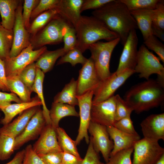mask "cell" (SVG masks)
<instances>
[{"label":"cell","instance_id":"obj_1","mask_svg":"<svg viewBox=\"0 0 164 164\" xmlns=\"http://www.w3.org/2000/svg\"><path fill=\"white\" fill-rule=\"evenodd\" d=\"M92 14L102 22L109 30L117 34L123 46L130 32L138 28L130 12L120 0H113L94 10Z\"/></svg>","mask_w":164,"mask_h":164},{"label":"cell","instance_id":"obj_2","mask_svg":"<svg viewBox=\"0 0 164 164\" xmlns=\"http://www.w3.org/2000/svg\"><path fill=\"white\" fill-rule=\"evenodd\" d=\"M137 113L158 107L164 102V87L156 80L149 79L132 87L124 99Z\"/></svg>","mask_w":164,"mask_h":164},{"label":"cell","instance_id":"obj_3","mask_svg":"<svg viewBox=\"0 0 164 164\" xmlns=\"http://www.w3.org/2000/svg\"><path fill=\"white\" fill-rule=\"evenodd\" d=\"M74 28L77 36L75 47L82 53L88 49L91 45L100 40L109 41L119 37L102 22L92 15H81Z\"/></svg>","mask_w":164,"mask_h":164},{"label":"cell","instance_id":"obj_4","mask_svg":"<svg viewBox=\"0 0 164 164\" xmlns=\"http://www.w3.org/2000/svg\"><path fill=\"white\" fill-rule=\"evenodd\" d=\"M70 26L71 25L57 14L38 33L32 36L31 44L34 48L60 43L63 41Z\"/></svg>","mask_w":164,"mask_h":164},{"label":"cell","instance_id":"obj_5","mask_svg":"<svg viewBox=\"0 0 164 164\" xmlns=\"http://www.w3.org/2000/svg\"><path fill=\"white\" fill-rule=\"evenodd\" d=\"M120 41V37L112 40L104 42L98 41L88 48L97 73L101 80L108 77L111 74L110 62L112 52Z\"/></svg>","mask_w":164,"mask_h":164},{"label":"cell","instance_id":"obj_6","mask_svg":"<svg viewBox=\"0 0 164 164\" xmlns=\"http://www.w3.org/2000/svg\"><path fill=\"white\" fill-rule=\"evenodd\" d=\"M133 152L132 164H155L164 154V148L158 141L144 138L135 144Z\"/></svg>","mask_w":164,"mask_h":164},{"label":"cell","instance_id":"obj_7","mask_svg":"<svg viewBox=\"0 0 164 164\" xmlns=\"http://www.w3.org/2000/svg\"><path fill=\"white\" fill-rule=\"evenodd\" d=\"M135 73L134 70L126 69L119 73L116 71L111 73L108 77L101 80L94 92L92 103L102 102L114 96L115 91Z\"/></svg>","mask_w":164,"mask_h":164},{"label":"cell","instance_id":"obj_8","mask_svg":"<svg viewBox=\"0 0 164 164\" xmlns=\"http://www.w3.org/2000/svg\"><path fill=\"white\" fill-rule=\"evenodd\" d=\"M31 44L16 56L4 60L6 77L19 75L27 66L36 61L47 50L46 46L33 50Z\"/></svg>","mask_w":164,"mask_h":164},{"label":"cell","instance_id":"obj_9","mask_svg":"<svg viewBox=\"0 0 164 164\" xmlns=\"http://www.w3.org/2000/svg\"><path fill=\"white\" fill-rule=\"evenodd\" d=\"M159 58L150 52L144 44L138 50L135 72L139 73V77L146 80L152 74H164V67Z\"/></svg>","mask_w":164,"mask_h":164},{"label":"cell","instance_id":"obj_10","mask_svg":"<svg viewBox=\"0 0 164 164\" xmlns=\"http://www.w3.org/2000/svg\"><path fill=\"white\" fill-rule=\"evenodd\" d=\"M88 132L93 146L96 152L101 153L105 162L110 158L114 143L109 138L107 127L91 121Z\"/></svg>","mask_w":164,"mask_h":164},{"label":"cell","instance_id":"obj_11","mask_svg":"<svg viewBox=\"0 0 164 164\" xmlns=\"http://www.w3.org/2000/svg\"><path fill=\"white\" fill-rule=\"evenodd\" d=\"M93 91H90L81 95L77 96L79 108L80 122L78 134L75 142L77 145L84 139L87 144L90 141L88 135V128L91 121V109Z\"/></svg>","mask_w":164,"mask_h":164},{"label":"cell","instance_id":"obj_12","mask_svg":"<svg viewBox=\"0 0 164 164\" xmlns=\"http://www.w3.org/2000/svg\"><path fill=\"white\" fill-rule=\"evenodd\" d=\"M21 2L16 12L13 29V40L9 53L10 57L16 56L31 44L29 34L22 20V6Z\"/></svg>","mask_w":164,"mask_h":164},{"label":"cell","instance_id":"obj_13","mask_svg":"<svg viewBox=\"0 0 164 164\" xmlns=\"http://www.w3.org/2000/svg\"><path fill=\"white\" fill-rule=\"evenodd\" d=\"M46 125L43 110L39 108L30 119L23 131L15 138L14 149H19L27 142L36 139Z\"/></svg>","mask_w":164,"mask_h":164},{"label":"cell","instance_id":"obj_14","mask_svg":"<svg viewBox=\"0 0 164 164\" xmlns=\"http://www.w3.org/2000/svg\"><path fill=\"white\" fill-rule=\"evenodd\" d=\"M116 102L115 96L99 103L92 104L91 121L106 126H113L115 119Z\"/></svg>","mask_w":164,"mask_h":164},{"label":"cell","instance_id":"obj_15","mask_svg":"<svg viewBox=\"0 0 164 164\" xmlns=\"http://www.w3.org/2000/svg\"><path fill=\"white\" fill-rule=\"evenodd\" d=\"M77 81V96L82 95L90 91L94 92L99 86L101 80L91 57L87 59L79 70Z\"/></svg>","mask_w":164,"mask_h":164},{"label":"cell","instance_id":"obj_16","mask_svg":"<svg viewBox=\"0 0 164 164\" xmlns=\"http://www.w3.org/2000/svg\"><path fill=\"white\" fill-rule=\"evenodd\" d=\"M138 39L136 29L130 32L120 57L116 72L119 73L126 69L134 70L136 65Z\"/></svg>","mask_w":164,"mask_h":164},{"label":"cell","instance_id":"obj_17","mask_svg":"<svg viewBox=\"0 0 164 164\" xmlns=\"http://www.w3.org/2000/svg\"><path fill=\"white\" fill-rule=\"evenodd\" d=\"M38 155L56 152H63L58 142L56 128L51 124L46 125L37 140L32 145Z\"/></svg>","mask_w":164,"mask_h":164},{"label":"cell","instance_id":"obj_18","mask_svg":"<svg viewBox=\"0 0 164 164\" xmlns=\"http://www.w3.org/2000/svg\"><path fill=\"white\" fill-rule=\"evenodd\" d=\"M144 138L158 141L164 140V113L151 114L140 124Z\"/></svg>","mask_w":164,"mask_h":164},{"label":"cell","instance_id":"obj_19","mask_svg":"<svg viewBox=\"0 0 164 164\" xmlns=\"http://www.w3.org/2000/svg\"><path fill=\"white\" fill-rule=\"evenodd\" d=\"M108 132L113 140V148L110 156L117 152L133 147L136 142L140 139L138 134H128L121 131L113 126L107 127Z\"/></svg>","mask_w":164,"mask_h":164},{"label":"cell","instance_id":"obj_20","mask_svg":"<svg viewBox=\"0 0 164 164\" xmlns=\"http://www.w3.org/2000/svg\"><path fill=\"white\" fill-rule=\"evenodd\" d=\"M40 108V106L34 107L24 111L13 121L0 128V134L15 138L24 130L31 118Z\"/></svg>","mask_w":164,"mask_h":164},{"label":"cell","instance_id":"obj_21","mask_svg":"<svg viewBox=\"0 0 164 164\" xmlns=\"http://www.w3.org/2000/svg\"><path fill=\"white\" fill-rule=\"evenodd\" d=\"M84 0H60L56 8L58 14L75 28L81 15Z\"/></svg>","mask_w":164,"mask_h":164},{"label":"cell","instance_id":"obj_22","mask_svg":"<svg viewBox=\"0 0 164 164\" xmlns=\"http://www.w3.org/2000/svg\"><path fill=\"white\" fill-rule=\"evenodd\" d=\"M42 105V102L37 95L31 98L29 101L19 103H11L0 106V110L4 114V117L0 120V123L3 125L11 121L17 115L30 108Z\"/></svg>","mask_w":164,"mask_h":164},{"label":"cell","instance_id":"obj_23","mask_svg":"<svg viewBox=\"0 0 164 164\" xmlns=\"http://www.w3.org/2000/svg\"><path fill=\"white\" fill-rule=\"evenodd\" d=\"M20 2L18 0H0L1 24L9 30L13 31L16 10Z\"/></svg>","mask_w":164,"mask_h":164},{"label":"cell","instance_id":"obj_24","mask_svg":"<svg viewBox=\"0 0 164 164\" xmlns=\"http://www.w3.org/2000/svg\"><path fill=\"white\" fill-rule=\"evenodd\" d=\"M49 115L52 125L56 128L59 127V122L63 118L69 116L78 117L79 114L76 110L75 107L53 102L49 110Z\"/></svg>","mask_w":164,"mask_h":164},{"label":"cell","instance_id":"obj_25","mask_svg":"<svg viewBox=\"0 0 164 164\" xmlns=\"http://www.w3.org/2000/svg\"><path fill=\"white\" fill-rule=\"evenodd\" d=\"M152 11V10L146 9L130 11L136 22L138 28L141 32L144 40L152 35L151 32Z\"/></svg>","mask_w":164,"mask_h":164},{"label":"cell","instance_id":"obj_26","mask_svg":"<svg viewBox=\"0 0 164 164\" xmlns=\"http://www.w3.org/2000/svg\"><path fill=\"white\" fill-rule=\"evenodd\" d=\"M67 52L63 48L53 51L47 50L36 61V66L44 73L48 72L52 69L57 59L64 55Z\"/></svg>","mask_w":164,"mask_h":164},{"label":"cell","instance_id":"obj_27","mask_svg":"<svg viewBox=\"0 0 164 164\" xmlns=\"http://www.w3.org/2000/svg\"><path fill=\"white\" fill-rule=\"evenodd\" d=\"M77 87V80L72 78L62 90L54 97L53 102L67 104L74 107L78 105Z\"/></svg>","mask_w":164,"mask_h":164},{"label":"cell","instance_id":"obj_28","mask_svg":"<svg viewBox=\"0 0 164 164\" xmlns=\"http://www.w3.org/2000/svg\"><path fill=\"white\" fill-rule=\"evenodd\" d=\"M6 78L9 91L16 94L22 102L31 101L32 91L24 83L19 75L8 77Z\"/></svg>","mask_w":164,"mask_h":164},{"label":"cell","instance_id":"obj_29","mask_svg":"<svg viewBox=\"0 0 164 164\" xmlns=\"http://www.w3.org/2000/svg\"><path fill=\"white\" fill-rule=\"evenodd\" d=\"M45 73L40 69L36 67V78L32 88V92L37 94L43 106V111L45 118L46 125L51 124L49 115V110L46 107L43 94V82Z\"/></svg>","mask_w":164,"mask_h":164},{"label":"cell","instance_id":"obj_30","mask_svg":"<svg viewBox=\"0 0 164 164\" xmlns=\"http://www.w3.org/2000/svg\"><path fill=\"white\" fill-rule=\"evenodd\" d=\"M58 14L56 8L52 9L40 14L30 24L27 29L29 33L34 36L43 28Z\"/></svg>","mask_w":164,"mask_h":164},{"label":"cell","instance_id":"obj_31","mask_svg":"<svg viewBox=\"0 0 164 164\" xmlns=\"http://www.w3.org/2000/svg\"><path fill=\"white\" fill-rule=\"evenodd\" d=\"M56 131L58 142L62 151L81 157L75 141L71 139L63 128L59 127L56 128Z\"/></svg>","mask_w":164,"mask_h":164},{"label":"cell","instance_id":"obj_32","mask_svg":"<svg viewBox=\"0 0 164 164\" xmlns=\"http://www.w3.org/2000/svg\"><path fill=\"white\" fill-rule=\"evenodd\" d=\"M13 40V31L9 30L0 23V58L3 60L9 57Z\"/></svg>","mask_w":164,"mask_h":164},{"label":"cell","instance_id":"obj_33","mask_svg":"<svg viewBox=\"0 0 164 164\" xmlns=\"http://www.w3.org/2000/svg\"><path fill=\"white\" fill-rule=\"evenodd\" d=\"M83 53L76 47L67 51L57 62L56 65H61L68 63L72 66H75L78 63H80L82 66L87 60L82 54Z\"/></svg>","mask_w":164,"mask_h":164},{"label":"cell","instance_id":"obj_34","mask_svg":"<svg viewBox=\"0 0 164 164\" xmlns=\"http://www.w3.org/2000/svg\"><path fill=\"white\" fill-rule=\"evenodd\" d=\"M15 138L7 135L0 134V160L9 159L15 151Z\"/></svg>","mask_w":164,"mask_h":164},{"label":"cell","instance_id":"obj_35","mask_svg":"<svg viewBox=\"0 0 164 164\" xmlns=\"http://www.w3.org/2000/svg\"><path fill=\"white\" fill-rule=\"evenodd\" d=\"M126 6L130 11L155 9L160 0H120Z\"/></svg>","mask_w":164,"mask_h":164},{"label":"cell","instance_id":"obj_36","mask_svg":"<svg viewBox=\"0 0 164 164\" xmlns=\"http://www.w3.org/2000/svg\"><path fill=\"white\" fill-rule=\"evenodd\" d=\"M134 147L121 151L110 156L103 164H132L131 156Z\"/></svg>","mask_w":164,"mask_h":164},{"label":"cell","instance_id":"obj_37","mask_svg":"<svg viewBox=\"0 0 164 164\" xmlns=\"http://www.w3.org/2000/svg\"><path fill=\"white\" fill-rule=\"evenodd\" d=\"M116 102L115 119L118 121L131 116L133 111L131 108L119 94L115 96Z\"/></svg>","mask_w":164,"mask_h":164},{"label":"cell","instance_id":"obj_38","mask_svg":"<svg viewBox=\"0 0 164 164\" xmlns=\"http://www.w3.org/2000/svg\"><path fill=\"white\" fill-rule=\"evenodd\" d=\"M143 44L148 49L155 53L164 63V45L155 36L151 35L144 40Z\"/></svg>","mask_w":164,"mask_h":164},{"label":"cell","instance_id":"obj_39","mask_svg":"<svg viewBox=\"0 0 164 164\" xmlns=\"http://www.w3.org/2000/svg\"><path fill=\"white\" fill-rule=\"evenodd\" d=\"M36 75V67L35 62H33L25 68L21 72L19 76L24 83L32 90Z\"/></svg>","mask_w":164,"mask_h":164},{"label":"cell","instance_id":"obj_40","mask_svg":"<svg viewBox=\"0 0 164 164\" xmlns=\"http://www.w3.org/2000/svg\"><path fill=\"white\" fill-rule=\"evenodd\" d=\"M39 1L24 0L22 6V16L24 25L27 29L29 28L30 25V20L32 11L38 4Z\"/></svg>","mask_w":164,"mask_h":164},{"label":"cell","instance_id":"obj_41","mask_svg":"<svg viewBox=\"0 0 164 164\" xmlns=\"http://www.w3.org/2000/svg\"><path fill=\"white\" fill-rule=\"evenodd\" d=\"M60 0H40L33 10L31 18H36L42 13L56 7Z\"/></svg>","mask_w":164,"mask_h":164},{"label":"cell","instance_id":"obj_42","mask_svg":"<svg viewBox=\"0 0 164 164\" xmlns=\"http://www.w3.org/2000/svg\"><path fill=\"white\" fill-rule=\"evenodd\" d=\"M152 23L164 30V1L160 0L156 8L152 10Z\"/></svg>","mask_w":164,"mask_h":164},{"label":"cell","instance_id":"obj_43","mask_svg":"<svg viewBox=\"0 0 164 164\" xmlns=\"http://www.w3.org/2000/svg\"><path fill=\"white\" fill-rule=\"evenodd\" d=\"M24 150L22 164H46L39 155L33 150L31 145H27Z\"/></svg>","mask_w":164,"mask_h":164},{"label":"cell","instance_id":"obj_44","mask_svg":"<svg viewBox=\"0 0 164 164\" xmlns=\"http://www.w3.org/2000/svg\"><path fill=\"white\" fill-rule=\"evenodd\" d=\"M114 126L125 133L134 135L138 134L134 128L131 116L116 121Z\"/></svg>","mask_w":164,"mask_h":164},{"label":"cell","instance_id":"obj_45","mask_svg":"<svg viewBox=\"0 0 164 164\" xmlns=\"http://www.w3.org/2000/svg\"><path fill=\"white\" fill-rule=\"evenodd\" d=\"M64 42L63 48L67 52L76 46L77 36L75 28L71 26L68 28L63 39Z\"/></svg>","mask_w":164,"mask_h":164},{"label":"cell","instance_id":"obj_46","mask_svg":"<svg viewBox=\"0 0 164 164\" xmlns=\"http://www.w3.org/2000/svg\"><path fill=\"white\" fill-rule=\"evenodd\" d=\"M98 153L96 151L93 146L91 139L85 155L81 164H103L100 160Z\"/></svg>","mask_w":164,"mask_h":164},{"label":"cell","instance_id":"obj_47","mask_svg":"<svg viewBox=\"0 0 164 164\" xmlns=\"http://www.w3.org/2000/svg\"><path fill=\"white\" fill-rule=\"evenodd\" d=\"M63 152H52L38 155L46 164H61Z\"/></svg>","mask_w":164,"mask_h":164},{"label":"cell","instance_id":"obj_48","mask_svg":"<svg viewBox=\"0 0 164 164\" xmlns=\"http://www.w3.org/2000/svg\"><path fill=\"white\" fill-rule=\"evenodd\" d=\"M113 0H84L81 12L88 9H97Z\"/></svg>","mask_w":164,"mask_h":164},{"label":"cell","instance_id":"obj_49","mask_svg":"<svg viewBox=\"0 0 164 164\" xmlns=\"http://www.w3.org/2000/svg\"><path fill=\"white\" fill-rule=\"evenodd\" d=\"M12 101L16 103L22 102L15 94L12 92L7 93L0 91V105L10 104Z\"/></svg>","mask_w":164,"mask_h":164},{"label":"cell","instance_id":"obj_50","mask_svg":"<svg viewBox=\"0 0 164 164\" xmlns=\"http://www.w3.org/2000/svg\"><path fill=\"white\" fill-rule=\"evenodd\" d=\"M83 159L72 154L63 152L61 164H81Z\"/></svg>","mask_w":164,"mask_h":164},{"label":"cell","instance_id":"obj_51","mask_svg":"<svg viewBox=\"0 0 164 164\" xmlns=\"http://www.w3.org/2000/svg\"><path fill=\"white\" fill-rule=\"evenodd\" d=\"M0 83L4 91H9L8 88L6 75L5 63L4 60L0 58Z\"/></svg>","mask_w":164,"mask_h":164},{"label":"cell","instance_id":"obj_52","mask_svg":"<svg viewBox=\"0 0 164 164\" xmlns=\"http://www.w3.org/2000/svg\"><path fill=\"white\" fill-rule=\"evenodd\" d=\"M24 153V149L18 152L10 161L5 164H22Z\"/></svg>","mask_w":164,"mask_h":164},{"label":"cell","instance_id":"obj_53","mask_svg":"<svg viewBox=\"0 0 164 164\" xmlns=\"http://www.w3.org/2000/svg\"><path fill=\"white\" fill-rule=\"evenodd\" d=\"M151 32L152 35L164 41V30L158 27L152 23L151 25Z\"/></svg>","mask_w":164,"mask_h":164},{"label":"cell","instance_id":"obj_54","mask_svg":"<svg viewBox=\"0 0 164 164\" xmlns=\"http://www.w3.org/2000/svg\"><path fill=\"white\" fill-rule=\"evenodd\" d=\"M156 80L161 86L164 87V74L157 75V77Z\"/></svg>","mask_w":164,"mask_h":164},{"label":"cell","instance_id":"obj_55","mask_svg":"<svg viewBox=\"0 0 164 164\" xmlns=\"http://www.w3.org/2000/svg\"><path fill=\"white\" fill-rule=\"evenodd\" d=\"M155 164H164V154H163Z\"/></svg>","mask_w":164,"mask_h":164},{"label":"cell","instance_id":"obj_56","mask_svg":"<svg viewBox=\"0 0 164 164\" xmlns=\"http://www.w3.org/2000/svg\"><path fill=\"white\" fill-rule=\"evenodd\" d=\"M0 90H2L3 91H4V89H3L2 86V85L0 83Z\"/></svg>","mask_w":164,"mask_h":164},{"label":"cell","instance_id":"obj_57","mask_svg":"<svg viewBox=\"0 0 164 164\" xmlns=\"http://www.w3.org/2000/svg\"><path fill=\"white\" fill-rule=\"evenodd\" d=\"M1 116V114L0 113V117Z\"/></svg>","mask_w":164,"mask_h":164},{"label":"cell","instance_id":"obj_58","mask_svg":"<svg viewBox=\"0 0 164 164\" xmlns=\"http://www.w3.org/2000/svg\"></svg>","mask_w":164,"mask_h":164}]
</instances>
